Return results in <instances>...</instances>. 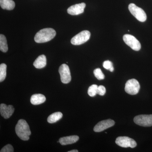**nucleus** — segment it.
Wrapping results in <instances>:
<instances>
[{
	"mask_svg": "<svg viewBox=\"0 0 152 152\" xmlns=\"http://www.w3.org/2000/svg\"><path fill=\"white\" fill-rule=\"evenodd\" d=\"M140 86L137 80L132 79L129 80L125 85V91L129 94L136 95L138 93Z\"/></svg>",
	"mask_w": 152,
	"mask_h": 152,
	"instance_id": "5",
	"label": "nucleus"
},
{
	"mask_svg": "<svg viewBox=\"0 0 152 152\" xmlns=\"http://www.w3.org/2000/svg\"><path fill=\"white\" fill-rule=\"evenodd\" d=\"M91 37V33L89 31H83L75 37L71 39V43L74 45H79L86 43Z\"/></svg>",
	"mask_w": 152,
	"mask_h": 152,
	"instance_id": "4",
	"label": "nucleus"
},
{
	"mask_svg": "<svg viewBox=\"0 0 152 152\" xmlns=\"http://www.w3.org/2000/svg\"><path fill=\"white\" fill-rule=\"evenodd\" d=\"M115 125V121L113 120L107 119L101 121L98 123L94 128V130L96 132H100L104 130L113 126Z\"/></svg>",
	"mask_w": 152,
	"mask_h": 152,
	"instance_id": "10",
	"label": "nucleus"
},
{
	"mask_svg": "<svg viewBox=\"0 0 152 152\" xmlns=\"http://www.w3.org/2000/svg\"><path fill=\"white\" fill-rule=\"evenodd\" d=\"M0 5L4 10H12L15 8V4L13 0H0Z\"/></svg>",
	"mask_w": 152,
	"mask_h": 152,
	"instance_id": "16",
	"label": "nucleus"
},
{
	"mask_svg": "<svg viewBox=\"0 0 152 152\" xmlns=\"http://www.w3.org/2000/svg\"><path fill=\"white\" fill-rule=\"evenodd\" d=\"M86 4L84 3L76 4L71 6L67 9V12L72 15H77L84 12Z\"/></svg>",
	"mask_w": 152,
	"mask_h": 152,
	"instance_id": "11",
	"label": "nucleus"
},
{
	"mask_svg": "<svg viewBox=\"0 0 152 152\" xmlns=\"http://www.w3.org/2000/svg\"><path fill=\"white\" fill-rule=\"evenodd\" d=\"M129 10L131 14L139 21L144 22L147 20V15L141 8L139 7L134 4H130L129 5Z\"/></svg>",
	"mask_w": 152,
	"mask_h": 152,
	"instance_id": "3",
	"label": "nucleus"
},
{
	"mask_svg": "<svg viewBox=\"0 0 152 152\" xmlns=\"http://www.w3.org/2000/svg\"><path fill=\"white\" fill-rule=\"evenodd\" d=\"M123 40L125 43L135 51L140 50L141 48L140 43L134 36L125 34L123 36Z\"/></svg>",
	"mask_w": 152,
	"mask_h": 152,
	"instance_id": "6",
	"label": "nucleus"
},
{
	"mask_svg": "<svg viewBox=\"0 0 152 152\" xmlns=\"http://www.w3.org/2000/svg\"><path fill=\"white\" fill-rule=\"evenodd\" d=\"M0 50L4 53H6L8 50L7 39L3 34L0 35Z\"/></svg>",
	"mask_w": 152,
	"mask_h": 152,
	"instance_id": "18",
	"label": "nucleus"
},
{
	"mask_svg": "<svg viewBox=\"0 0 152 152\" xmlns=\"http://www.w3.org/2000/svg\"><path fill=\"white\" fill-rule=\"evenodd\" d=\"M59 72L61 76V80L62 83L64 84H67L71 82V77L69 68L67 65L63 64L59 69Z\"/></svg>",
	"mask_w": 152,
	"mask_h": 152,
	"instance_id": "9",
	"label": "nucleus"
},
{
	"mask_svg": "<svg viewBox=\"0 0 152 152\" xmlns=\"http://www.w3.org/2000/svg\"><path fill=\"white\" fill-rule=\"evenodd\" d=\"M45 101V97L42 94H35L32 95L30 100L31 103L35 105L43 103Z\"/></svg>",
	"mask_w": 152,
	"mask_h": 152,
	"instance_id": "14",
	"label": "nucleus"
},
{
	"mask_svg": "<svg viewBox=\"0 0 152 152\" xmlns=\"http://www.w3.org/2000/svg\"><path fill=\"white\" fill-rule=\"evenodd\" d=\"M47 64L46 57L44 55H41L36 59L33 65L37 69H42Z\"/></svg>",
	"mask_w": 152,
	"mask_h": 152,
	"instance_id": "15",
	"label": "nucleus"
},
{
	"mask_svg": "<svg viewBox=\"0 0 152 152\" xmlns=\"http://www.w3.org/2000/svg\"><path fill=\"white\" fill-rule=\"evenodd\" d=\"M7 65L1 64L0 65V82H2L5 79L7 75Z\"/></svg>",
	"mask_w": 152,
	"mask_h": 152,
	"instance_id": "19",
	"label": "nucleus"
},
{
	"mask_svg": "<svg viewBox=\"0 0 152 152\" xmlns=\"http://www.w3.org/2000/svg\"><path fill=\"white\" fill-rule=\"evenodd\" d=\"M78 152V151L77 150H72V151H68V152Z\"/></svg>",
	"mask_w": 152,
	"mask_h": 152,
	"instance_id": "25",
	"label": "nucleus"
},
{
	"mask_svg": "<svg viewBox=\"0 0 152 152\" xmlns=\"http://www.w3.org/2000/svg\"><path fill=\"white\" fill-rule=\"evenodd\" d=\"M94 75L98 80H102L104 79L105 76L99 68L95 69L94 71Z\"/></svg>",
	"mask_w": 152,
	"mask_h": 152,
	"instance_id": "21",
	"label": "nucleus"
},
{
	"mask_svg": "<svg viewBox=\"0 0 152 152\" xmlns=\"http://www.w3.org/2000/svg\"><path fill=\"white\" fill-rule=\"evenodd\" d=\"M98 86L96 85H93L89 87L88 89V93L89 96L94 97L97 94Z\"/></svg>",
	"mask_w": 152,
	"mask_h": 152,
	"instance_id": "20",
	"label": "nucleus"
},
{
	"mask_svg": "<svg viewBox=\"0 0 152 152\" xmlns=\"http://www.w3.org/2000/svg\"><path fill=\"white\" fill-rule=\"evenodd\" d=\"M15 132L17 135L21 140L27 141L29 139L31 132L29 126L25 120H19L16 126Z\"/></svg>",
	"mask_w": 152,
	"mask_h": 152,
	"instance_id": "2",
	"label": "nucleus"
},
{
	"mask_svg": "<svg viewBox=\"0 0 152 152\" xmlns=\"http://www.w3.org/2000/svg\"><path fill=\"white\" fill-rule=\"evenodd\" d=\"M56 31L51 28H46L40 30L36 34L34 40L38 43L47 42L51 40L56 35Z\"/></svg>",
	"mask_w": 152,
	"mask_h": 152,
	"instance_id": "1",
	"label": "nucleus"
},
{
	"mask_svg": "<svg viewBox=\"0 0 152 152\" xmlns=\"http://www.w3.org/2000/svg\"><path fill=\"white\" fill-rule=\"evenodd\" d=\"M116 144L122 148H134L137 146V142L134 140L127 137H119L115 141Z\"/></svg>",
	"mask_w": 152,
	"mask_h": 152,
	"instance_id": "8",
	"label": "nucleus"
},
{
	"mask_svg": "<svg viewBox=\"0 0 152 152\" xmlns=\"http://www.w3.org/2000/svg\"><path fill=\"white\" fill-rule=\"evenodd\" d=\"M136 124L143 127L152 126V115H141L136 116L134 119Z\"/></svg>",
	"mask_w": 152,
	"mask_h": 152,
	"instance_id": "7",
	"label": "nucleus"
},
{
	"mask_svg": "<svg viewBox=\"0 0 152 152\" xmlns=\"http://www.w3.org/2000/svg\"><path fill=\"white\" fill-rule=\"evenodd\" d=\"M106 93V88L104 86H98L97 90L98 94L100 96H104Z\"/></svg>",
	"mask_w": 152,
	"mask_h": 152,
	"instance_id": "24",
	"label": "nucleus"
},
{
	"mask_svg": "<svg viewBox=\"0 0 152 152\" xmlns=\"http://www.w3.org/2000/svg\"><path fill=\"white\" fill-rule=\"evenodd\" d=\"M79 139L78 136L73 135L63 137L61 138L59 141V142L61 145H65L75 143L78 141Z\"/></svg>",
	"mask_w": 152,
	"mask_h": 152,
	"instance_id": "13",
	"label": "nucleus"
},
{
	"mask_svg": "<svg viewBox=\"0 0 152 152\" xmlns=\"http://www.w3.org/2000/svg\"><path fill=\"white\" fill-rule=\"evenodd\" d=\"M103 67L106 69L109 70L111 72H113L114 70L113 63L111 61H108V60L104 62Z\"/></svg>",
	"mask_w": 152,
	"mask_h": 152,
	"instance_id": "22",
	"label": "nucleus"
},
{
	"mask_svg": "<svg viewBox=\"0 0 152 152\" xmlns=\"http://www.w3.org/2000/svg\"><path fill=\"white\" fill-rule=\"evenodd\" d=\"M63 117V114L61 112H56L50 115L48 118V122L53 124L59 121Z\"/></svg>",
	"mask_w": 152,
	"mask_h": 152,
	"instance_id": "17",
	"label": "nucleus"
},
{
	"mask_svg": "<svg viewBox=\"0 0 152 152\" xmlns=\"http://www.w3.org/2000/svg\"><path fill=\"white\" fill-rule=\"evenodd\" d=\"M1 152H13L14 148L12 145L8 144L6 145L1 150Z\"/></svg>",
	"mask_w": 152,
	"mask_h": 152,
	"instance_id": "23",
	"label": "nucleus"
},
{
	"mask_svg": "<svg viewBox=\"0 0 152 152\" xmlns=\"http://www.w3.org/2000/svg\"><path fill=\"white\" fill-rule=\"evenodd\" d=\"M15 111V108L12 105L7 106L4 104L0 105L1 115L5 119H8L13 115Z\"/></svg>",
	"mask_w": 152,
	"mask_h": 152,
	"instance_id": "12",
	"label": "nucleus"
}]
</instances>
